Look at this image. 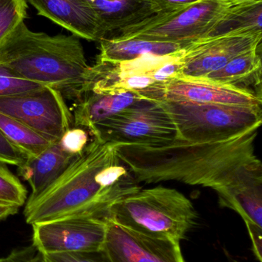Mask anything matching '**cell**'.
<instances>
[{
  "mask_svg": "<svg viewBox=\"0 0 262 262\" xmlns=\"http://www.w3.org/2000/svg\"><path fill=\"white\" fill-rule=\"evenodd\" d=\"M166 101L219 105L262 107V97L254 92L204 78L179 76L168 84Z\"/></svg>",
  "mask_w": 262,
  "mask_h": 262,
  "instance_id": "4fadbf2b",
  "label": "cell"
},
{
  "mask_svg": "<svg viewBox=\"0 0 262 262\" xmlns=\"http://www.w3.org/2000/svg\"><path fill=\"white\" fill-rule=\"evenodd\" d=\"M177 129V137L189 140L231 138L262 122L261 107L162 101Z\"/></svg>",
  "mask_w": 262,
  "mask_h": 262,
  "instance_id": "8992f818",
  "label": "cell"
},
{
  "mask_svg": "<svg viewBox=\"0 0 262 262\" xmlns=\"http://www.w3.org/2000/svg\"><path fill=\"white\" fill-rule=\"evenodd\" d=\"M19 207L15 205L0 202V221L15 215L18 212Z\"/></svg>",
  "mask_w": 262,
  "mask_h": 262,
  "instance_id": "1f68e13d",
  "label": "cell"
},
{
  "mask_svg": "<svg viewBox=\"0 0 262 262\" xmlns=\"http://www.w3.org/2000/svg\"><path fill=\"white\" fill-rule=\"evenodd\" d=\"M217 193L221 206L238 212L245 223L262 227V172L235 182Z\"/></svg>",
  "mask_w": 262,
  "mask_h": 262,
  "instance_id": "ac0fdd59",
  "label": "cell"
},
{
  "mask_svg": "<svg viewBox=\"0 0 262 262\" xmlns=\"http://www.w3.org/2000/svg\"><path fill=\"white\" fill-rule=\"evenodd\" d=\"M252 242V249L258 261H262V227L252 223H246Z\"/></svg>",
  "mask_w": 262,
  "mask_h": 262,
  "instance_id": "f546056e",
  "label": "cell"
},
{
  "mask_svg": "<svg viewBox=\"0 0 262 262\" xmlns=\"http://www.w3.org/2000/svg\"><path fill=\"white\" fill-rule=\"evenodd\" d=\"M258 129L224 140L176 137L158 144H115V151L137 182L176 181L218 192L261 172V161L255 154Z\"/></svg>",
  "mask_w": 262,
  "mask_h": 262,
  "instance_id": "6da1fadb",
  "label": "cell"
},
{
  "mask_svg": "<svg viewBox=\"0 0 262 262\" xmlns=\"http://www.w3.org/2000/svg\"><path fill=\"white\" fill-rule=\"evenodd\" d=\"M27 189L7 165L0 163V202L21 207L27 200Z\"/></svg>",
  "mask_w": 262,
  "mask_h": 262,
  "instance_id": "603a6c76",
  "label": "cell"
},
{
  "mask_svg": "<svg viewBox=\"0 0 262 262\" xmlns=\"http://www.w3.org/2000/svg\"><path fill=\"white\" fill-rule=\"evenodd\" d=\"M38 14L78 38L99 41L105 38L98 15L83 0H26Z\"/></svg>",
  "mask_w": 262,
  "mask_h": 262,
  "instance_id": "5bb4252c",
  "label": "cell"
},
{
  "mask_svg": "<svg viewBox=\"0 0 262 262\" xmlns=\"http://www.w3.org/2000/svg\"><path fill=\"white\" fill-rule=\"evenodd\" d=\"M26 0H0V42L27 17Z\"/></svg>",
  "mask_w": 262,
  "mask_h": 262,
  "instance_id": "cb8c5ba5",
  "label": "cell"
},
{
  "mask_svg": "<svg viewBox=\"0 0 262 262\" xmlns=\"http://www.w3.org/2000/svg\"><path fill=\"white\" fill-rule=\"evenodd\" d=\"M262 34L235 33L203 38L189 45L183 55L181 76L203 78L235 57L261 46Z\"/></svg>",
  "mask_w": 262,
  "mask_h": 262,
  "instance_id": "7c38bea8",
  "label": "cell"
},
{
  "mask_svg": "<svg viewBox=\"0 0 262 262\" xmlns=\"http://www.w3.org/2000/svg\"><path fill=\"white\" fill-rule=\"evenodd\" d=\"M261 96V46L234 58L224 67L203 77Z\"/></svg>",
  "mask_w": 262,
  "mask_h": 262,
  "instance_id": "d6986e66",
  "label": "cell"
},
{
  "mask_svg": "<svg viewBox=\"0 0 262 262\" xmlns=\"http://www.w3.org/2000/svg\"><path fill=\"white\" fill-rule=\"evenodd\" d=\"M0 262H9V261L6 257V258H0Z\"/></svg>",
  "mask_w": 262,
  "mask_h": 262,
  "instance_id": "836d02e7",
  "label": "cell"
},
{
  "mask_svg": "<svg viewBox=\"0 0 262 262\" xmlns=\"http://www.w3.org/2000/svg\"><path fill=\"white\" fill-rule=\"evenodd\" d=\"M235 33L262 34V0L232 4L205 38Z\"/></svg>",
  "mask_w": 262,
  "mask_h": 262,
  "instance_id": "44dd1931",
  "label": "cell"
},
{
  "mask_svg": "<svg viewBox=\"0 0 262 262\" xmlns=\"http://www.w3.org/2000/svg\"><path fill=\"white\" fill-rule=\"evenodd\" d=\"M103 252L108 262H185L178 242L146 236L109 219Z\"/></svg>",
  "mask_w": 262,
  "mask_h": 262,
  "instance_id": "8fae6325",
  "label": "cell"
},
{
  "mask_svg": "<svg viewBox=\"0 0 262 262\" xmlns=\"http://www.w3.org/2000/svg\"><path fill=\"white\" fill-rule=\"evenodd\" d=\"M99 42L100 53L97 61L106 62L129 61L146 55H171L181 52L189 46L181 43L149 41L140 38H103Z\"/></svg>",
  "mask_w": 262,
  "mask_h": 262,
  "instance_id": "ffe728a7",
  "label": "cell"
},
{
  "mask_svg": "<svg viewBox=\"0 0 262 262\" xmlns=\"http://www.w3.org/2000/svg\"><path fill=\"white\" fill-rule=\"evenodd\" d=\"M161 12H171L188 7L201 0H152Z\"/></svg>",
  "mask_w": 262,
  "mask_h": 262,
  "instance_id": "4dcf8cb0",
  "label": "cell"
},
{
  "mask_svg": "<svg viewBox=\"0 0 262 262\" xmlns=\"http://www.w3.org/2000/svg\"><path fill=\"white\" fill-rule=\"evenodd\" d=\"M89 6L98 15L105 38L161 12L152 0H95Z\"/></svg>",
  "mask_w": 262,
  "mask_h": 262,
  "instance_id": "e0dca14e",
  "label": "cell"
},
{
  "mask_svg": "<svg viewBox=\"0 0 262 262\" xmlns=\"http://www.w3.org/2000/svg\"><path fill=\"white\" fill-rule=\"evenodd\" d=\"M143 97L134 92H83L76 100L72 112L74 126L89 132L94 126L109 119L135 104Z\"/></svg>",
  "mask_w": 262,
  "mask_h": 262,
  "instance_id": "9a60e30c",
  "label": "cell"
},
{
  "mask_svg": "<svg viewBox=\"0 0 262 262\" xmlns=\"http://www.w3.org/2000/svg\"><path fill=\"white\" fill-rule=\"evenodd\" d=\"M89 134L112 144H158L177 137V129L161 102L143 99L94 126Z\"/></svg>",
  "mask_w": 262,
  "mask_h": 262,
  "instance_id": "ba28073f",
  "label": "cell"
},
{
  "mask_svg": "<svg viewBox=\"0 0 262 262\" xmlns=\"http://www.w3.org/2000/svg\"><path fill=\"white\" fill-rule=\"evenodd\" d=\"M0 130L9 141L29 157L38 155L53 143L26 124L2 113H0Z\"/></svg>",
  "mask_w": 262,
  "mask_h": 262,
  "instance_id": "7402d4cb",
  "label": "cell"
},
{
  "mask_svg": "<svg viewBox=\"0 0 262 262\" xmlns=\"http://www.w3.org/2000/svg\"><path fill=\"white\" fill-rule=\"evenodd\" d=\"M0 113L26 124L52 142L59 140L74 126L73 114L65 97L60 91L47 86L0 97Z\"/></svg>",
  "mask_w": 262,
  "mask_h": 262,
  "instance_id": "9c48e42d",
  "label": "cell"
},
{
  "mask_svg": "<svg viewBox=\"0 0 262 262\" xmlns=\"http://www.w3.org/2000/svg\"><path fill=\"white\" fill-rule=\"evenodd\" d=\"M107 219L137 233L179 243L195 225L192 202L172 188L140 189L109 207Z\"/></svg>",
  "mask_w": 262,
  "mask_h": 262,
  "instance_id": "277c9868",
  "label": "cell"
},
{
  "mask_svg": "<svg viewBox=\"0 0 262 262\" xmlns=\"http://www.w3.org/2000/svg\"><path fill=\"white\" fill-rule=\"evenodd\" d=\"M6 258L9 262H45L43 255L32 246L13 250Z\"/></svg>",
  "mask_w": 262,
  "mask_h": 262,
  "instance_id": "f1b7e54d",
  "label": "cell"
},
{
  "mask_svg": "<svg viewBox=\"0 0 262 262\" xmlns=\"http://www.w3.org/2000/svg\"><path fill=\"white\" fill-rule=\"evenodd\" d=\"M107 219L71 217L32 225V246L42 254L103 251Z\"/></svg>",
  "mask_w": 262,
  "mask_h": 262,
  "instance_id": "30bf717a",
  "label": "cell"
},
{
  "mask_svg": "<svg viewBox=\"0 0 262 262\" xmlns=\"http://www.w3.org/2000/svg\"><path fill=\"white\" fill-rule=\"evenodd\" d=\"M78 156L67 152L56 141L38 155L29 157L23 166L18 167V174L32 189L27 200L35 198L44 192Z\"/></svg>",
  "mask_w": 262,
  "mask_h": 262,
  "instance_id": "2e32d148",
  "label": "cell"
},
{
  "mask_svg": "<svg viewBox=\"0 0 262 262\" xmlns=\"http://www.w3.org/2000/svg\"><path fill=\"white\" fill-rule=\"evenodd\" d=\"M221 1L228 2L231 3H239L243 2L252 1V0H221Z\"/></svg>",
  "mask_w": 262,
  "mask_h": 262,
  "instance_id": "d6a6232c",
  "label": "cell"
},
{
  "mask_svg": "<svg viewBox=\"0 0 262 262\" xmlns=\"http://www.w3.org/2000/svg\"><path fill=\"white\" fill-rule=\"evenodd\" d=\"M184 50L171 55H143L121 62L97 61L89 68L82 94L131 92L162 102L168 84L182 75Z\"/></svg>",
  "mask_w": 262,
  "mask_h": 262,
  "instance_id": "5b68a950",
  "label": "cell"
},
{
  "mask_svg": "<svg viewBox=\"0 0 262 262\" xmlns=\"http://www.w3.org/2000/svg\"><path fill=\"white\" fill-rule=\"evenodd\" d=\"M29 156L15 146L0 130V163L20 167L23 166Z\"/></svg>",
  "mask_w": 262,
  "mask_h": 262,
  "instance_id": "4316f807",
  "label": "cell"
},
{
  "mask_svg": "<svg viewBox=\"0 0 262 262\" xmlns=\"http://www.w3.org/2000/svg\"><path fill=\"white\" fill-rule=\"evenodd\" d=\"M43 87L44 85L28 81L0 64V97L20 95Z\"/></svg>",
  "mask_w": 262,
  "mask_h": 262,
  "instance_id": "d4e9b609",
  "label": "cell"
},
{
  "mask_svg": "<svg viewBox=\"0 0 262 262\" xmlns=\"http://www.w3.org/2000/svg\"><path fill=\"white\" fill-rule=\"evenodd\" d=\"M0 64L74 101L83 92L90 68L79 38L33 32L25 21L0 42Z\"/></svg>",
  "mask_w": 262,
  "mask_h": 262,
  "instance_id": "3957f363",
  "label": "cell"
},
{
  "mask_svg": "<svg viewBox=\"0 0 262 262\" xmlns=\"http://www.w3.org/2000/svg\"><path fill=\"white\" fill-rule=\"evenodd\" d=\"M232 4L221 0H201L178 10L158 12L142 23L112 32L106 38L190 45L206 38Z\"/></svg>",
  "mask_w": 262,
  "mask_h": 262,
  "instance_id": "52a82bcc",
  "label": "cell"
},
{
  "mask_svg": "<svg viewBox=\"0 0 262 262\" xmlns=\"http://www.w3.org/2000/svg\"><path fill=\"white\" fill-rule=\"evenodd\" d=\"M140 189L115 144L94 138L44 192L26 200L23 214L31 226L71 217L107 219L113 203Z\"/></svg>",
  "mask_w": 262,
  "mask_h": 262,
  "instance_id": "7a4b0ae2",
  "label": "cell"
},
{
  "mask_svg": "<svg viewBox=\"0 0 262 262\" xmlns=\"http://www.w3.org/2000/svg\"><path fill=\"white\" fill-rule=\"evenodd\" d=\"M42 255L45 262H108L103 251L90 253H52Z\"/></svg>",
  "mask_w": 262,
  "mask_h": 262,
  "instance_id": "83f0119b",
  "label": "cell"
},
{
  "mask_svg": "<svg viewBox=\"0 0 262 262\" xmlns=\"http://www.w3.org/2000/svg\"><path fill=\"white\" fill-rule=\"evenodd\" d=\"M89 134L86 129L74 127L69 129L58 141L67 152L78 156L89 143Z\"/></svg>",
  "mask_w": 262,
  "mask_h": 262,
  "instance_id": "484cf974",
  "label": "cell"
}]
</instances>
